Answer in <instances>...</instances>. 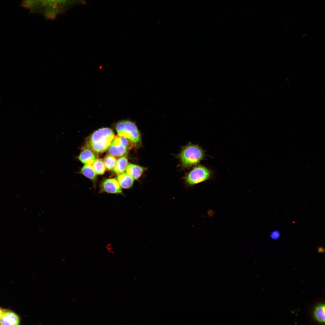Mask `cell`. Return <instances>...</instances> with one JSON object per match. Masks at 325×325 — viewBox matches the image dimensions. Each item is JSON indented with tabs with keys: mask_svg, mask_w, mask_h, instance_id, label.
Here are the masks:
<instances>
[{
	"mask_svg": "<svg viewBox=\"0 0 325 325\" xmlns=\"http://www.w3.org/2000/svg\"><path fill=\"white\" fill-rule=\"evenodd\" d=\"M115 136L111 128H101L94 131L87 138L85 146L95 154L101 153L107 150Z\"/></svg>",
	"mask_w": 325,
	"mask_h": 325,
	"instance_id": "1",
	"label": "cell"
},
{
	"mask_svg": "<svg viewBox=\"0 0 325 325\" xmlns=\"http://www.w3.org/2000/svg\"><path fill=\"white\" fill-rule=\"evenodd\" d=\"M204 150L200 146L190 142L182 147L180 152L176 155L182 169L193 167L197 165L205 156Z\"/></svg>",
	"mask_w": 325,
	"mask_h": 325,
	"instance_id": "2",
	"label": "cell"
},
{
	"mask_svg": "<svg viewBox=\"0 0 325 325\" xmlns=\"http://www.w3.org/2000/svg\"><path fill=\"white\" fill-rule=\"evenodd\" d=\"M115 128L118 135L128 139L136 148L142 146L141 133L132 122L128 120L120 121L116 124Z\"/></svg>",
	"mask_w": 325,
	"mask_h": 325,
	"instance_id": "3",
	"label": "cell"
},
{
	"mask_svg": "<svg viewBox=\"0 0 325 325\" xmlns=\"http://www.w3.org/2000/svg\"><path fill=\"white\" fill-rule=\"evenodd\" d=\"M211 173V171L205 166L197 165L185 174L183 179L187 186H192L208 180Z\"/></svg>",
	"mask_w": 325,
	"mask_h": 325,
	"instance_id": "4",
	"label": "cell"
},
{
	"mask_svg": "<svg viewBox=\"0 0 325 325\" xmlns=\"http://www.w3.org/2000/svg\"><path fill=\"white\" fill-rule=\"evenodd\" d=\"M128 150L120 143L118 135L115 136L110 146L107 150V153L115 157H120L127 156Z\"/></svg>",
	"mask_w": 325,
	"mask_h": 325,
	"instance_id": "5",
	"label": "cell"
},
{
	"mask_svg": "<svg viewBox=\"0 0 325 325\" xmlns=\"http://www.w3.org/2000/svg\"><path fill=\"white\" fill-rule=\"evenodd\" d=\"M103 191L112 193H122L120 186L118 181L114 178L106 179L102 183L101 186Z\"/></svg>",
	"mask_w": 325,
	"mask_h": 325,
	"instance_id": "6",
	"label": "cell"
},
{
	"mask_svg": "<svg viewBox=\"0 0 325 325\" xmlns=\"http://www.w3.org/2000/svg\"><path fill=\"white\" fill-rule=\"evenodd\" d=\"M20 323V318L16 313L10 310L3 309L0 325H19Z\"/></svg>",
	"mask_w": 325,
	"mask_h": 325,
	"instance_id": "7",
	"label": "cell"
},
{
	"mask_svg": "<svg viewBox=\"0 0 325 325\" xmlns=\"http://www.w3.org/2000/svg\"><path fill=\"white\" fill-rule=\"evenodd\" d=\"M77 158L81 162L85 164L92 165L96 159L94 152L85 146L82 147Z\"/></svg>",
	"mask_w": 325,
	"mask_h": 325,
	"instance_id": "8",
	"label": "cell"
},
{
	"mask_svg": "<svg viewBox=\"0 0 325 325\" xmlns=\"http://www.w3.org/2000/svg\"><path fill=\"white\" fill-rule=\"evenodd\" d=\"M147 168L138 165L130 164L126 169L127 173L135 180L139 178L147 170Z\"/></svg>",
	"mask_w": 325,
	"mask_h": 325,
	"instance_id": "9",
	"label": "cell"
},
{
	"mask_svg": "<svg viewBox=\"0 0 325 325\" xmlns=\"http://www.w3.org/2000/svg\"><path fill=\"white\" fill-rule=\"evenodd\" d=\"M117 180L122 187L126 189L132 186L134 179L127 173L124 172L119 174Z\"/></svg>",
	"mask_w": 325,
	"mask_h": 325,
	"instance_id": "10",
	"label": "cell"
},
{
	"mask_svg": "<svg viewBox=\"0 0 325 325\" xmlns=\"http://www.w3.org/2000/svg\"><path fill=\"white\" fill-rule=\"evenodd\" d=\"M128 165V160L125 156L119 157L117 160L113 171L117 174L122 173L125 170Z\"/></svg>",
	"mask_w": 325,
	"mask_h": 325,
	"instance_id": "11",
	"label": "cell"
},
{
	"mask_svg": "<svg viewBox=\"0 0 325 325\" xmlns=\"http://www.w3.org/2000/svg\"><path fill=\"white\" fill-rule=\"evenodd\" d=\"M80 172L83 175L93 180L96 178L97 174L93 169L92 165L85 164L81 169Z\"/></svg>",
	"mask_w": 325,
	"mask_h": 325,
	"instance_id": "12",
	"label": "cell"
},
{
	"mask_svg": "<svg viewBox=\"0 0 325 325\" xmlns=\"http://www.w3.org/2000/svg\"><path fill=\"white\" fill-rule=\"evenodd\" d=\"M325 309L324 304H320L314 308V316L316 320L319 322H325Z\"/></svg>",
	"mask_w": 325,
	"mask_h": 325,
	"instance_id": "13",
	"label": "cell"
},
{
	"mask_svg": "<svg viewBox=\"0 0 325 325\" xmlns=\"http://www.w3.org/2000/svg\"><path fill=\"white\" fill-rule=\"evenodd\" d=\"M92 166L97 174L102 175L104 173L106 167L103 160L102 159H96L92 164Z\"/></svg>",
	"mask_w": 325,
	"mask_h": 325,
	"instance_id": "14",
	"label": "cell"
},
{
	"mask_svg": "<svg viewBox=\"0 0 325 325\" xmlns=\"http://www.w3.org/2000/svg\"><path fill=\"white\" fill-rule=\"evenodd\" d=\"M103 160L105 167L107 170H113L117 161L115 157L108 155L105 156Z\"/></svg>",
	"mask_w": 325,
	"mask_h": 325,
	"instance_id": "15",
	"label": "cell"
},
{
	"mask_svg": "<svg viewBox=\"0 0 325 325\" xmlns=\"http://www.w3.org/2000/svg\"><path fill=\"white\" fill-rule=\"evenodd\" d=\"M280 233L279 231L274 230L272 231L270 234V237L273 240H278L280 236Z\"/></svg>",
	"mask_w": 325,
	"mask_h": 325,
	"instance_id": "16",
	"label": "cell"
},
{
	"mask_svg": "<svg viewBox=\"0 0 325 325\" xmlns=\"http://www.w3.org/2000/svg\"><path fill=\"white\" fill-rule=\"evenodd\" d=\"M26 2L27 1H29L30 0H26ZM67 0H42V1H46L48 2H51L52 3L54 4H57L59 2H64Z\"/></svg>",
	"mask_w": 325,
	"mask_h": 325,
	"instance_id": "17",
	"label": "cell"
},
{
	"mask_svg": "<svg viewBox=\"0 0 325 325\" xmlns=\"http://www.w3.org/2000/svg\"><path fill=\"white\" fill-rule=\"evenodd\" d=\"M317 250L319 252H324V249L323 247H320L317 248Z\"/></svg>",
	"mask_w": 325,
	"mask_h": 325,
	"instance_id": "18",
	"label": "cell"
},
{
	"mask_svg": "<svg viewBox=\"0 0 325 325\" xmlns=\"http://www.w3.org/2000/svg\"><path fill=\"white\" fill-rule=\"evenodd\" d=\"M214 212L211 210H209L208 211V214L209 216H212Z\"/></svg>",
	"mask_w": 325,
	"mask_h": 325,
	"instance_id": "19",
	"label": "cell"
},
{
	"mask_svg": "<svg viewBox=\"0 0 325 325\" xmlns=\"http://www.w3.org/2000/svg\"><path fill=\"white\" fill-rule=\"evenodd\" d=\"M3 312V309L0 307V320L2 318Z\"/></svg>",
	"mask_w": 325,
	"mask_h": 325,
	"instance_id": "20",
	"label": "cell"
}]
</instances>
